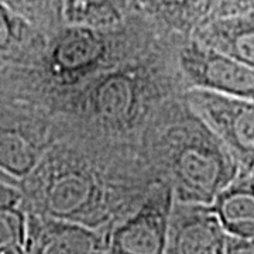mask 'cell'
Segmentation results:
<instances>
[{
	"instance_id": "obj_1",
	"label": "cell",
	"mask_w": 254,
	"mask_h": 254,
	"mask_svg": "<svg viewBox=\"0 0 254 254\" xmlns=\"http://www.w3.org/2000/svg\"><path fill=\"white\" fill-rule=\"evenodd\" d=\"M160 180L140 145L58 131L18 190L28 213L108 233L141 205Z\"/></svg>"
},
{
	"instance_id": "obj_2",
	"label": "cell",
	"mask_w": 254,
	"mask_h": 254,
	"mask_svg": "<svg viewBox=\"0 0 254 254\" xmlns=\"http://www.w3.org/2000/svg\"><path fill=\"white\" fill-rule=\"evenodd\" d=\"M184 41L160 34L68 93L54 109L60 131L141 147L158 109L188 89L178 65Z\"/></svg>"
},
{
	"instance_id": "obj_3",
	"label": "cell",
	"mask_w": 254,
	"mask_h": 254,
	"mask_svg": "<svg viewBox=\"0 0 254 254\" xmlns=\"http://www.w3.org/2000/svg\"><path fill=\"white\" fill-rule=\"evenodd\" d=\"M160 34L137 9L116 27L65 24L48 37L34 63L0 71V95L34 102L54 115L68 93L138 53Z\"/></svg>"
},
{
	"instance_id": "obj_4",
	"label": "cell",
	"mask_w": 254,
	"mask_h": 254,
	"mask_svg": "<svg viewBox=\"0 0 254 254\" xmlns=\"http://www.w3.org/2000/svg\"><path fill=\"white\" fill-rule=\"evenodd\" d=\"M141 153L181 202L212 205L242 174L229 148L184 93L167 100L151 119L141 138Z\"/></svg>"
},
{
	"instance_id": "obj_5",
	"label": "cell",
	"mask_w": 254,
	"mask_h": 254,
	"mask_svg": "<svg viewBox=\"0 0 254 254\" xmlns=\"http://www.w3.org/2000/svg\"><path fill=\"white\" fill-rule=\"evenodd\" d=\"M58 134L57 118L41 105L0 95V173L14 187L41 161Z\"/></svg>"
},
{
	"instance_id": "obj_6",
	"label": "cell",
	"mask_w": 254,
	"mask_h": 254,
	"mask_svg": "<svg viewBox=\"0 0 254 254\" xmlns=\"http://www.w3.org/2000/svg\"><path fill=\"white\" fill-rule=\"evenodd\" d=\"M184 96L225 143L242 174H254V102L200 88H190Z\"/></svg>"
},
{
	"instance_id": "obj_7",
	"label": "cell",
	"mask_w": 254,
	"mask_h": 254,
	"mask_svg": "<svg viewBox=\"0 0 254 254\" xmlns=\"http://www.w3.org/2000/svg\"><path fill=\"white\" fill-rule=\"evenodd\" d=\"M174 202L171 185L155 182L141 205L106 233L108 253L165 254Z\"/></svg>"
},
{
	"instance_id": "obj_8",
	"label": "cell",
	"mask_w": 254,
	"mask_h": 254,
	"mask_svg": "<svg viewBox=\"0 0 254 254\" xmlns=\"http://www.w3.org/2000/svg\"><path fill=\"white\" fill-rule=\"evenodd\" d=\"M178 65L190 88H200L254 102V68L235 61L193 38L178 48Z\"/></svg>"
},
{
	"instance_id": "obj_9",
	"label": "cell",
	"mask_w": 254,
	"mask_h": 254,
	"mask_svg": "<svg viewBox=\"0 0 254 254\" xmlns=\"http://www.w3.org/2000/svg\"><path fill=\"white\" fill-rule=\"evenodd\" d=\"M227 239L212 205L174 202L165 254H227Z\"/></svg>"
},
{
	"instance_id": "obj_10",
	"label": "cell",
	"mask_w": 254,
	"mask_h": 254,
	"mask_svg": "<svg viewBox=\"0 0 254 254\" xmlns=\"http://www.w3.org/2000/svg\"><path fill=\"white\" fill-rule=\"evenodd\" d=\"M21 247L26 254H106L108 235L75 222L27 212Z\"/></svg>"
},
{
	"instance_id": "obj_11",
	"label": "cell",
	"mask_w": 254,
	"mask_h": 254,
	"mask_svg": "<svg viewBox=\"0 0 254 254\" xmlns=\"http://www.w3.org/2000/svg\"><path fill=\"white\" fill-rule=\"evenodd\" d=\"M192 38L202 46L254 68V11L206 20Z\"/></svg>"
},
{
	"instance_id": "obj_12",
	"label": "cell",
	"mask_w": 254,
	"mask_h": 254,
	"mask_svg": "<svg viewBox=\"0 0 254 254\" xmlns=\"http://www.w3.org/2000/svg\"><path fill=\"white\" fill-rule=\"evenodd\" d=\"M136 9L164 36L190 40L208 18L209 0H136Z\"/></svg>"
},
{
	"instance_id": "obj_13",
	"label": "cell",
	"mask_w": 254,
	"mask_h": 254,
	"mask_svg": "<svg viewBox=\"0 0 254 254\" xmlns=\"http://www.w3.org/2000/svg\"><path fill=\"white\" fill-rule=\"evenodd\" d=\"M47 41L44 33L0 4V71L34 63Z\"/></svg>"
},
{
	"instance_id": "obj_14",
	"label": "cell",
	"mask_w": 254,
	"mask_h": 254,
	"mask_svg": "<svg viewBox=\"0 0 254 254\" xmlns=\"http://www.w3.org/2000/svg\"><path fill=\"white\" fill-rule=\"evenodd\" d=\"M212 208L229 236L254 240V174H240Z\"/></svg>"
},
{
	"instance_id": "obj_15",
	"label": "cell",
	"mask_w": 254,
	"mask_h": 254,
	"mask_svg": "<svg viewBox=\"0 0 254 254\" xmlns=\"http://www.w3.org/2000/svg\"><path fill=\"white\" fill-rule=\"evenodd\" d=\"M136 10V0H64L65 21L71 26L110 28Z\"/></svg>"
},
{
	"instance_id": "obj_16",
	"label": "cell",
	"mask_w": 254,
	"mask_h": 254,
	"mask_svg": "<svg viewBox=\"0 0 254 254\" xmlns=\"http://www.w3.org/2000/svg\"><path fill=\"white\" fill-rule=\"evenodd\" d=\"M0 4L27 20L47 37L66 24L64 0H0Z\"/></svg>"
},
{
	"instance_id": "obj_17",
	"label": "cell",
	"mask_w": 254,
	"mask_h": 254,
	"mask_svg": "<svg viewBox=\"0 0 254 254\" xmlns=\"http://www.w3.org/2000/svg\"><path fill=\"white\" fill-rule=\"evenodd\" d=\"M254 11V0H209V14L206 20L227 17Z\"/></svg>"
},
{
	"instance_id": "obj_18",
	"label": "cell",
	"mask_w": 254,
	"mask_h": 254,
	"mask_svg": "<svg viewBox=\"0 0 254 254\" xmlns=\"http://www.w3.org/2000/svg\"><path fill=\"white\" fill-rule=\"evenodd\" d=\"M227 254H254V240L229 236Z\"/></svg>"
},
{
	"instance_id": "obj_19",
	"label": "cell",
	"mask_w": 254,
	"mask_h": 254,
	"mask_svg": "<svg viewBox=\"0 0 254 254\" xmlns=\"http://www.w3.org/2000/svg\"><path fill=\"white\" fill-rule=\"evenodd\" d=\"M0 254H26L20 245H7L0 247Z\"/></svg>"
},
{
	"instance_id": "obj_20",
	"label": "cell",
	"mask_w": 254,
	"mask_h": 254,
	"mask_svg": "<svg viewBox=\"0 0 254 254\" xmlns=\"http://www.w3.org/2000/svg\"><path fill=\"white\" fill-rule=\"evenodd\" d=\"M1 178H3V175H1V173H0V180H1Z\"/></svg>"
},
{
	"instance_id": "obj_21",
	"label": "cell",
	"mask_w": 254,
	"mask_h": 254,
	"mask_svg": "<svg viewBox=\"0 0 254 254\" xmlns=\"http://www.w3.org/2000/svg\"><path fill=\"white\" fill-rule=\"evenodd\" d=\"M106 254H110V253H106Z\"/></svg>"
}]
</instances>
